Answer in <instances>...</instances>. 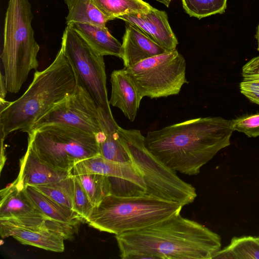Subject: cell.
Listing matches in <instances>:
<instances>
[{
    "mask_svg": "<svg viewBox=\"0 0 259 259\" xmlns=\"http://www.w3.org/2000/svg\"><path fill=\"white\" fill-rule=\"evenodd\" d=\"M240 92L249 101L259 105V56L253 58L242 67Z\"/></svg>",
    "mask_w": 259,
    "mask_h": 259,
    "instance_id": "26",
    "label": "cell"
},
{
    "mask_svg": "<svg viewBox=\"0 0 259 259\" xmlns=\"http://www.w3.org/2000/svg\"><path fill=\"white\" fill-rule=\"evenodd\" d=\"M77 85L75 73L61 48L46 69L36 71L25 92L0 111L1 137L16 131L27 134L55 105L72 93Z\"/></svg>",
    "mask_w": 259,
    "mask_h": 259,
    "instance_id": "3",
    "label": "cell"
},
{
    "mask_svg": "<svg viewBox=\"0 0 259 259\" xmlns=\"http://www.w3.org/2000/svg\"><path fill=\"white\" fill-rule=\"evenodd\" d=\"M233 132L231 120L220 116L199 117L149 132L145 143L165 166L193 176L230 145Z\"/></svg>",
    "mask_w": 259,
    "mask_h": 259,
    "instance_id": "1",
    "label": "cell"
},
{
    "mask_svg": "<svg viewBox=\"0 0 259 259\" xmlns=\"http://www.w3.org/2000/svg\"><path fill=\"white\" fill-rule=\"evenodd\" d=\"M110 20L126 14L144 13L152 7L143 0H92Z\"/></svg>",
    "mask_w": 259,
    "mask_h": 259,
    "instance_id": "23",
    "label": "cell"
},
{
    "mask_svg": "<svg viewBox=\"0 0 259 259\" xmlns=\"http://www.w3.org/2000/svg\"><path fill=\"white\" fill-rule=\"evenodd\" d=\"M124 68L143 98L154 99L177 95L183 85L188 83L186 60L177 50Z\"/></svg>",
    "mask_w": 259,
    "mask_h": 259,
    "instance_id": "8",
    "label": "cell"
},
{
    "mask_svg": "<svg viewBox=\"0 0 259 259\" xmlns=\"http://www.w3.org/2000/svg\"><path fill=\"white\" fill-rule=\"evenodd\" d=\"M24 189L36 207L49 219L75 227L84 221L72 209L51 199L34 187L27 186Z\"/></svg>",
    "mask_w": 259,
    "mask_h": 259,
    "instance_id": "20",
    "label": "cell"
},
{
    "mask_svg": "<svg viewBox=\"0 0 259 259\" xmlns=\"http://www.w3.org/2000/svg\"><path fill=\"white\" fill-rule=\"evenodd\" d=\"M61 48L76 78L97 106L112 115L107 96L104 56L96 53L71 26L67 25Z\"/></svg>",
    "mask_w": 259,
    "mask_h": 259,
    "instance_id": "9",
    "label": "cell"
},
{
    "mask_svg": "<svg viewBox=\"0 0 259 259\" xmlns=\"http://www.w3.org/2000/svg\"><path fill=\"white\" fill-rule=\"evenodd\" d=\"M99 114L102 130V133L97 137L99 155L116 162L132 163L128 154L117 138L116 130L119 125L113 115L108 114L99 108Z\"/></svg>",
    "mask_w": 259,
    "mask_h": 259,
    "instance_id": "18",
    "label": "cell"
},
{
    "mask_svg": "<svg viewBox=\"0 0 259 259\" xmlns=\"http://www.w3.org/2000/svg\"><path fill=\"white\" fill-rule=\"evenodd\" d=\"M0 198V220L24 222L49 219L36 207L24 188L17 185L15 181L1 190Z\"/></svg>",
    "mask_w": 259,
    "mask_h": 259,
    "instance_id": "14",
    "label": "cell"
},
{
    "mask_svg": "<svg viewBox=\"0 0 259 259\" xmlns=\"http://www.w3.org/2000/svg\"><path fill=\"white\" fill-rule=\"evenodd\" d=\"M74 176L79 182L95 206L99 204L105 197L112 194L111 184L107 176L98 174Z\"/></svg>",
    "mask_w": 259,
    "mask_h": 259,
    "instance_id": "24",
    "label": "cell"
},
{
    "mask_svg": "<svg viewBox=\"0 0 259 259\" xmlns=\"http://www.w3.org/2000/svg\"><path fill=\"white\" fill-rule=\"evenodd\" d=\"M74 181L72 209L86 221L92 212L95 206L79 182L74 176Z\"/></svg>",
    "mask_w": 259,
    "mask_h": 259,
    "instance_id": "28",
    "label": "cell"
},
{
    "mask_svg": "<svg viewBox=\"0 0 259 259\" xmlns=\"http://www.w3.org/2000/svg\"><path fill=\"white\" fill-rule=\"evenodd\" d=\"M5 138H1V164H0V170L1 171H2L3 167L6 162L7 158L5 154V147L4 144V141Z\"/></svg>",
    "mask_w": 259,
    "mask_h": 259,
    "instance_id": "31",
    "label": "cell"
},
{
    "mask_svg": "<svg viewBox=\"0 0 259 259\" xmlns=\"http://www.w3.org/2000/svg\"><path fill=\"white\" fill-rule=\"evenodd\" d=\"M74 186V176L71 175L57 182L33 187L57 202L72 209Z\"/></svg>",
    "mask_w": 259,
    "mask_h": 259,
    "instance_id": "25",
    "label": "cell"
},
{
    "mask_svg": "<svg viewBox=\"0 0 259 259\" xmlns=\"http://www.w3.org/2000/svg\"><path fill=\"white\" fill-rule=\"evenodd\" d=\"M110 82L109 104L120 109L130 121H134L143 97L125 69L113 70L110 75Z\"/></svg>",
    "mask_w": 259,
    "mask_h": 259,
    "instance_id": "16",
    "label": "cell"
},
{
    "mask_svg": "<svg viewBox=\"0 0 259 259\" xmlns=\"http://www.w3.org/2000/svg\"><path fill=\"white\" fill-rule=\"evenodd\" d=\"M71 175V171L56 168L41 160L28 145L20 160L19 175L14 181L18 186L24 188L53 183Z\"/></svg>",
    "mask_w": 259,
    "mask_h": 259,
    "instance_id": "13",
    "label": "cell"
},
{
    "mask_svg": "<svg viewBox=\"0 0 259 259\" xmlns=\"http://www.w3.org/2000/svg\"><path fill=\"white\" fill-rule=\"evenodd\" d=\"M71 26L98 54L120 57L121 44L113 36L106 26L88 23H71Z\"/></svg>",
    "mask_w": 259,
    "mask_h": 259,
    "instance_id": "19",
    "label": "cell"
},
{
    "mask_svg": "<svg viewBox=\"0 0 259 259\" xmlns=\"http://www.w3.org/2000/svg\"><path fill=\"white\" fill-rule=\"evenodd\" d=\"M2 238L13 237L24 245H28L56 252L64 250V240L69 238L66 234L48 229H26L0 226Z\"/></svg>",
    "mask_w": 259,
    "mask_h": 259,
    "instance_id": "17",
    "label": "cell"
},
{
    "mask_svg": "<svg viewBox=\"0 0 259 259\" xmlns=\"http://www.w3.org/2000/svg\"><path fill=\"white\" fill-rule=\"evenodd\" d=\"M33 18L29 0H9L4 27L1 58L8 92L18 93L30 71L38 66L39 46L31 25Z\"/></svg>",
    "mask_w": 259,
    "mask_h": 259,
    "instance_id": "5",
    "label": "cell"
},
{
    "mask_svg": "<svg viewBox=\"0 0 259 259\" xmlns=\"http://www.w3.org/2000/svg\"><path fill=\"white\" fill-rule=\"evenodd\" d=\"M257 238H258V240H259V236H258V237H257Z\"/></svg>",
    "mask_w": 259,
    "mask_h": 259,
    "instance_id": "34",
    "label": "cell"
},
{
    "mask_svg": "<svg viewBox=\"0 0 259 259\" xmlns=\"http://www.w3.org/2000/svg\"><path fill=\"white\" fill-rule=\"evenodd\" d=\"M56 124L74 127L97 137L102 133L99 107L78 81L74 91L39 118L28 134L44 126Z\"/></svg>",
    "mask_w": 259,
    "mask_h": 259,
    "instance_id": "10",
    "label": "cell"
},
{
    "mask_svg": "<svg viewBox=\"0 0 259 259\" xmlns=\"http://www.w3.org/2000/svg\"><path fill=\"white\" fill-rule=\"evenodd\" d=\"M156 1L161 3L165 6L166 7H169L170 3L172 0H156Z\"/></svg>",
    "mask_w": 259,
    "mask_h": 259,
    "instance_id": "32",
    "label": "cell"
},
{
    "mask_svg": "<svg viewBox=\"0 0 259 259\" xmlns=\"http://www.w3.org/2000/svg\"><path fill=\"white\" fill-rule=\"evenodd\" d=\"M68 9L66 24L88 23L106 26L110 19L105 15L92 0H64Z\"/></svg>",
    "mask_w": 259,
    "mask_h": 259,
    "instance_id": "21",
    "label": "cell"
},
{
    "mask_svg": "<svg viewBox=\"0 0 259 259\" xmlns=\"http://www.w3.org/2000/svg\"><path fill=\"white\" fill-rule=\"evenodd\" d=\"M115 239L122 259H212L222 246L218 234L180 213Z\"/></svg>",
    "mask_w": 259,
    "mask_h": 259,
    "instance_id": "2",
    "label": "cell"
},
{
    "mask_svg": "<svg viewBox=\"0 0 259 259\" xmlns=\"http://www.w3.org/2000/svg\"><path fill=\"white\" fill-rule=\"evenodd\" d=\"M166 52L135 26L126 23L122 37L120 58L124 68L130 67L147 58Z\"/></svg>",
    "mask_w": 259,
    "mask_h": 259,
    "instance_id": "15",
    "label": "cell"
},
{
    "mask_svg": "<svg viewBox=\"0 0 259 259\" xmlns=\"http://www.w3.org/2000/svg\"><path fill=\"white\" fill-rule=\"evenodd\" d=\"M0 98L5 99L8 90L4 75L2 73L0 75Z\"/></svg>",
    "mask_w": 259,
    "mask_h": 259,
    "instance_id": "30",
    "label": "cell"
},
{
    "mask_svg": "<svg viewBox=\"0 0 259 259\" xmlns=\"http://www.w3.org/2000/svg\"><path fill=\"white\" fill-rule=\"evenodd\" d=\"M118 19L135 26L166 51L177 50L178 41L165 11L152 7L148 12L126 14Z\"/></svg>",
    "mask_w": 259,
    "mask_h": 259,
    "instance_id": "12",
    "label": "cell"
},
{
    "mask_svg": "<svg viewBox=\"0 0 259 259\" xmlns=\"http://www.w3.org/2000/svg\"><path fill=\"white\" fill-rule=\"evenodd\" d=\"M176 202L145 194L125 197L110 194L97 206L86 222L100 231L118 235L144 229L180 213Z\"/></svg>",
    "mask_w": 259,
    "mask_h": 259,
    "instance_id": "4",
    "label": "cell"
},
{
    "mask_svg": "<svg viewBox=\"0 0 259 259\" xmlns=\"http://www.w3.org/2000/svg\"><path fill=\"white\" fill-rule=\"evenodd\" d=\"M28 135V145L56 168L71 171L78 162L100 154L97 136L74 127L50 124Z\"/></svg>",
    "mask_w": 259,
    "mask_h": 259,
    "instance_id": "7",
    "label": "cell"
},
{
    "mask_svg": "<svg viewBox=\"0 0 259 259\" xmlns=\"http://www.w3.org/2000/svg\"><path fill=\"white\" fill-rule=\"evenodd\" d=\"M227 0H182L183 7L190 17L198 19L217 14H223Z\"/></svg>",
    "mask_w": 259,
    "mask_h": 259,
    "instance_id": "27",
    "label": "cell"
},
{
    "mask_svg": "<svg viewBox=\"0 0 259 259\" xmlns=\"http://www.w3.org/2000/svg\"><path fill=\"white\" fill-rule=\"evenodd\" d=\"M233 131L243 133L248 137L259 136V112L246 114L231 120Z\"/></svg>",
    "mask_w": 259,
    "mask_h": 259,
    "instance_id": "29",
    "label": "cell"
},
{
    "mask_svg": "<svg viewBox=\"0 0 259 259\" xmlns=\"http://www.w3.org/2000/svg\"><path fill=\"white\" fill-rule=\"evenodd\" d=\"M259 259V240L250 236L234 237L230 243L219 250L212 259Z\"/></svg>",
    "mask_w": 259,
    "mask_h": 259,
    "instance_id": "22",
    "label": "cell"
},
{
    "mask_svg": "<svg viewBox=\"0 0 259 259\" xmlns=\"http://www.w3.org/2000/svg\"><path fill=\"white\" fill-rule=\"evenodd\" d=\"M72 176L98 174L109 178L112 194L119 196H140L147 188L140 170L132 163H122L97 155L76 163L71 170Z\"/></svg>",
    "mask_w": 259,
    "mask_h": 259,
    "instance_id": "11",
    "label": "cell"
},
{
    "mask_svg": "<svg viewBox=\"0 0 259 259\" xmlns=\"http://www.w3.org/2000/svg\"><path fill=\"white\" fill-rule=\"evenodd\" d=\"M116 136L132 163L143 176L147 188L145 194L174 201L183 206L194 201L197 197L195 188L182 180L176 172L165 166L150 152L140 131L126 130L119 126Z\"/></svg>",
    "mask_w": 259,
    "mask_h": 259,
    "instance_id": "6",
    "label": "cell"
},
{
    "mask_svg": "<svg viewBox=\"0 0 259 259\" xmlns=\"http://www.w3.org/2000/svg\"><path fill=\"white\" fill-rule=\"evenodd\" d=\"M256 38L257 39V44H258V46H257V51H259V24L258 25V27H257V32H256Z\"/></svg>",
    "mask_w": 259,
    "mask_h": 259,
    "instance_id": "33",
    "label": "cell"
}]
</instances>
